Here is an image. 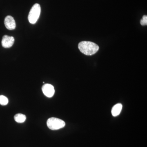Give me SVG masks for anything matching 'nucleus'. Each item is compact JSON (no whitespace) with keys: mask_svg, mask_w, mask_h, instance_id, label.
<instances>
[{"mask_svg":"<svg viewBox=\"0 0 147 147\" xmlns=\"http://www.w3.org/2000/svg\"><path fill=\"white\" fill-rule=\"evenodd\" d=\"M79 50L84 55L91 56L97 53L99 47L94 42L84 41L79 42L78 45Z\"/></svg>","mask_w":147,"mask_h":147,"instance_id":"1","label":"nucleus"},{"mask_svg":"<svg viewBox=\"0 0 147 147\" xmlns=\"http://www.w3.org/2000/svg\"><path fill=\"white\" fill-rule=\"evenodd\" d=\"M40 11L41 8L39 4H35L32 7L28 16V21L31 24H34L36 23L39 18Z\"/></svg>","mask_w":147,"mask_h":147,"instance_id":"2","label":"nucleus"},{"mask_svg":"<svg viewBox=\"0 0 147 147\" xmlns=\"http://www.w3.org/2000/svg\"><path fill=\"white\" fill-rule=\"evenodd\" d=\"M47 124L48 128L52 130H57L63 128L65 123L62 120L57 118L51 117L47 120Z\"/></svg>","mask_w":147,"mask_h":147,"instance_id":"3","label":"nucleus"},{"mask_svg":"<svg viewBox=\"0 0 147 147\" xmlns=\"http://www.w3.org/2000/svg\"><path fill=\"white\" fill-rule=\"evenodd\" d=\"M42 90L43 94L47 97H52L55 94V88L51 84H44L42 87Z\"/></svg>","mask_w":147,"mask_h":147,"instance_id":"4","label":"nucleus"},{"mask_svg":"<svg viewBox=\"0 0 147 147\" xmlns=\"http://www.w3.org/2000/svg\"><path fill=\"white\" fill-rule=\"evenodd\" d=\"M14 42V38L13 36L4 35L2 40L1 44L4 48H9L13 45Z\"/></svg>","mask_w":147,"mask_h":147,"instance_id":"5","label":"nucleus"},{"mask_svg":"<svg viewBox=\"0 0 147 147\" xmlns=\"http://www.w3.org/2000/svg\"><path fill=\"white\" fill-rule=\"evenodd\" d=\"M4 24L6 28L8 30H13L16 28V22L14 18L11 16H7L5 17Z\"/></svg>","mask_w":147,"mask_h":147,"instance_id":"6","label":"nucleus"},{"mask_svg":"<svg viewBox=\"0 0 147 147\" xmlns=\"http://www.w3.org/2000/svg\"><path fill=\"white\" fill-rule=\"evenodd\" d=\"M122 105L121 103H118L116 104L112 108V114L114 117H117L120 114L122 109Z\"/></svg>","mask_w":147,"mask_h":147,"instance_id":"7","label":"nucleus"},{"mask_svg":"<svg viewBox=\"0 0 147 147\" xmlns=\"http://www.w3.org/2000/svg\"><path fill=\"white\" fill-rule=\"evenodd\" d=\"M14 119L16 122L18 123H22L26 121V117L25 115L22 114H16L14 117Z\"/></svg>","mask_w":147,"mask_h":147,"instance_id":"8","label":"nucleus"},{"mask_svg":"<svg viewBox=\"0 0 147 147\" xmlns=\"http://www.w3.org/2000/svg\"><path fill=\"white\" fill-rule=\"evenodd\" d=\"M8 103V99L3 95H0V104L3 105H7Z\"/></svg>","mask_w":147,"mask_h":147,"instance_id":"9","label":"nucleus"},{"mask_svg":"<svg viewBox=\"0 0 147 147\" xmlns=\"http://www.w3.org/2000/svg\"><path fill=\"white\" fill-rule=\"evenodd\" d=\"M140 24L142 26H146L147 25V16L146 15H144L143 18L140 21Z\"/></svg>","mask_w":147,"mask_h":147,"instance_id":"10","label":"nucleus"}]
</instances>
